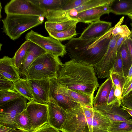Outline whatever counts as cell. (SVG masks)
Here are the masks:
<instances>
[{
  "label": "cell",
  "instance_id": "cell-1",
  "mask_svg": "<svg viewBox=\"0 0 132 132\" xmlns=\"http://www.w3.org/2000/svg\"><path fill=\"white\" fill-rule=\"evenodd\" d=\"M57 74L58 81L67 88L91 97L99 86L93 67L73 60L63 63Z\"/></svg>",
  "mask_w": 132,
  "mask_h": 132
},
{
  "label": "cell",
  "instance_id": "cell-2",
  "mask_svg": "<svg viewBox=\"0 0 132 132\" xmlns=\"http://www.w3.org/2000/svg\"><path fill=\"white\" fill-rule=\"evenodd\" d=\"M112 27L100 37L84 39L73 37L65 44L70 57L83 64L94 67L102 59L108 49L111 39Z\"/></svg>",
  "mask_w": 132,
  "mask_h": 132
},
{
  "label": "cell",
  "instance_id": "cell-3",
  "mask_svg": "<svg viewBox=\"0 0 132 132\" xmlns=\"http://www.w3.org/2000/svg\"><path fill=\"white\" fill-rule=\"evenodd\" d=\"M104 115L93 107L81 105L68 112L60 131L62 132H102Z\"/></svg>",
  "mask_w": 132,
  "mask_h": 132
},
{
  "label": "cell",
  "instance_id": "cell-4",
  "mask_svg": "<svg viewBox=\"0 0 132 132\" xmlns=\"http://www.w3.org/2000/svg\"><path fill=\"white\" fill-rule=\"evenodd\" d=\"M44 17L33 15L6 14L2 20L3 32L11 40H15L24 32L42 24Z\"/></svg>",
  "mask_w": 132,
  "mask_h": 132
},
{
  "label": "cell",
  "instance_id": "cell-5",
  "mask_svg": "<svg viewBox=\"0 0 132 132\" xmlns=\"http://www.w3.org/2000/svg\"><path fill=\"white\" fill-rule=\"evenodd\" d=\"M63 64L58 57L46 53L32 62L25 78L28 80L57 78L58 70Z\"/></svg>",
  "mask_w": 132,
  "mask_h": 132
},
{
  "label": "cell",
  "instance_id": "cell-6",
  "mask_svg": "<svg viewBox=\"0 0 132 132\" xmlns=\"http://www.w3.org/2000/svg\"><path fill=\"white\" fill-rule=\"evenodd\" d=\"M25 38L26 40L37 45L47 53L55 56L62 57L67 53L65 45L50 36H45L31 30Z\"/></svg>",
  "mask_w": 132,
  "mask_h": 132
},
{
  "label": "cell",
  "instance_id": "cell-7",
  "mask_svg": "<svg viewBox=\"0 0 132 132\" xmlns=\"http://www.w3.org/2000/svg\"><path fill=\"white\" fill-rule=\"evenodd\" d=\"M21 96L14 100L0 106V125L18 129L15 122L16 116L24 110L27 101Z\"/></svg>",
  "mask_w": 132,
  "mask_h": 132
},
{
  "label": "cell",
  "instance_id": "cell-8",
  "mask_svg": "<svg viewBox=\"0 0 132 132\" xmlns=\"http://www.w3.org/2000/svg\"><path fill=\"white\" fill-rule=\"evenodd\" d=\"M119 36L112 35L106 53L101 61L93 67L100 78H109L111 75L119 50L116 44Z\"/></svg>",
  "mask_w": 132,
  "mask_h": 132
},
{
  "label": "cell",
  "instance_id": "cell-9",
  "mask_svg": "<svg viewBox=\"0 0 132 132\" xmlns=\"http://www.w3.org/2000/svg\"><path fill=\"white\" fill-rule=\"evenodd\" d=\"M6 14L33 15L45 17L47 12L30 0H11L5 5Z\"/></svg>",
  "mask_w": 132,
  "mask_h": 132
},
{
  "label": "cell",
  "instance_id": "cell-10",
  "mask_svg": "<svg viewBox=\"0 0 132 132\" xmlns=\"http://www.w3.org/2000/svg\"><path fill=\"white\" fill-rule=\"evenodd\" d=\"M49 80V100L54 101L67 112L81 106L63 93L57 78H51Z\"/></svg>",
  "mask_w": 132,
  "mask_h": 132
},
{
  "label": "cell",
  "instance_id": "cell-11",
  "mask_svg": "<svg viewBox=\"0 0 132 132\" xmlns=\"http://www.w3.org/2000/svg\"><path fill=\"white\" fill-rule=\"evenodd\" d=\"M48 104L39 103L33 100L27 103L25 111L34 129L48 124Z\"/></svg>",
  "mask_w": 132,
  "mask_h": 132
},
{
  "label": "cell",
  "instance_id": "cell-12",
  "mask_svg": "<svg viewBox=\"0 0 132 132\" xmlns=\"http://www.w3.org/2000/svg\"><path fill=\"white\" fill-rule=\"evenodd\" d=\"M118 100L112 104L93 107L111 121L123 122L132 124V118L129 113L121 107Z\"/></svg>",
  "mask_w": 132,
  "mask_h": 132
},
{
  "label": "cell",
  "instance_id": "cell-13",
  "mask_svg": "<svg viewBox=\"0 0 132 132\" xmlns=\"http://www.w3.org/2000/svg\"><path fill=\"white\" fill-rule=\"evenodd\" d=\"M49 80L50 79L27 80L34 101L40 104H48Z\"/></svg>",
  "mask_w": 132,
  "mask_h": 132
},
{
  "label": "cell",
  "instance_id": "cell-14",
  "mask_svg": "<svg viewBox=\"0 0 132 132\" xmlns=\"http://www.w3.org/2000/svg\"><path fill=\"white\" fill-rule=\"evenodd\" d=\"M48 105V124L60 131L68 112L52 100H49Z\"/></svg>",
  "mask_w": 132,
  "mask_h": 132
},
{
  "label": "cell",
  "instance_id": "cell-15",
  "mask_svg": "<svg viewBox=\"0 0 132 132\" xmlns=\"http://www.w3.org/2000/svg\"><path fill=\"white\" fill-rule=\"evenodd\" d=\"M110 3L80 12L72 18L76 19L78 22L87 24L99 21L102 15L110 13Z\"/></svg>",
  "mask_w": 132,
  "mask_h": 132
},
{
  "label": "cell",
  "instance_id": "cell-16",
  "mask_svg": "<svg viewBox=\"0 0 132 132\" xmlns=\"http://www.w3.org/2000/svg\"><path fill=\"white\" fill-rule=\"evenodd\" d=\"M111 22L100 20L90 23L83 31L79 37L84 39H90L101 37L112 28Z\"/></svg>",
  "mask_w": 132,
  "mask_h": 132
},
{
  "label": "cell",
  "instance_id": "cell-17",
  "mask_svg": "<svg viewBox=\"0 0 132 132\" xmlns=\"http://www.w3.org/2000/svg\"><path fill=\"white\" fill-rule=\"evenodd\" d=\"M20 74L15 67L13 58L4 56L0 59V77L13 82L20 78Z\"/></svg>",
  "mask_w": 132,
  "mask_h": 132
},
{
  "label": "cell",
  "instance_id": "cell-18",
  "mask_svg": "<svg viewBox=\"0 0 132 132\" xmlns=\"http://www.w3.org/2000/svg\"><path fill=\"white\" fill-rule=\"evenodd\" d=\"M46 53L40 47L31 42L22 67L19 71L20 74L25 76L32 62L38 57Z\"/></svg>",
  "mask_w": 132,
  "mask_h": 132
},
{
  "label": "cell",
  "instance_id": "cell-19",
  "mask_svg": "<svg viewBox=\"0 0 132 132\" xmlns=\"http://www.w3.org/2000/svg\"><path fill=\"white\" fill-rule=\"evenodd\" d=\"M113 82L110 77L99 87L93 101V107H96L107 104L109 96L111 90Z\"/></svg>",
  "mask_w": 132,
  "mask_h": 132
},
{
  "label": "cell",
  "instance_id": "cell-20",
  "mask_svg": "<svg viewBox=\"0 0 132 132\" xmlns=\"http://www.w3.org/2000/svg\"><path fill=\"white\" fill-rule=\"evenodd\" d=\"M61 87L63 93L73 101L80 104L83 106L93 107V101L94 97L70 90L61 84Z\"/></svg>",
  "mask_w": 132,
  "mask_h": 132
},
{
  "label": "cell",
  "instance_id": "cell-21",
  "mask_svg": "<svg viewBox=\"0 0 132 132\" xmlns=\"http://www.w3.org/2000/svg\"><path fill=\"white\" fill-rule=\"evenodd\" d=\"M109 7L110 13L116 15L132 14V0H112Z\"/></svg>",
  "mask_w": 132,
  "mask_h": 132
},
{
  "label": "cell",
  "instance_id": "cell-22",
  "mask_svg": "<svg viewBox=\"0 0 132 132\" xmlns=\"http://www.w3.org/2000/svg\"><path fill=\"white\" fill-rule=\"evenodd\" d=\"M112 0H88L79 7L66 11L69 16L72 18L80 12L110 3Z\"/></svg>",
  "mask_w": 132,
  "mask_h": 132
},
{
  "label": "cell",
  "instance_id": "cell-23",
  "mask_svg": "<svg viewBox=\"0 0 132 132\" xmlns=\"http://www.w3.org/2000/svg\"><path fill=\"white\" fill-rule=\"evenodd\" d=\"M46 12L62 10L68 0H30Z\"/></svg>",
  "mask_w": 132,
  "mask_h": 132
},
{
  "label": "cell",
  "instance_id": "cell-24",
  "mask_svg": "<svg viewBox=\"0 0 132 132\" xmlns=\"http://www.w3.org/2000/svg\"><path fill=\"white\" fill-rule=\"evenodd\" d=\"M119 51L122 61L124 75L126 77L132 65V60L125 38L122 43Z\"/></svg>",
  "mask_w": 132,
  "mask_h": 132
},
{
  "label": "cell",
  "instance_id": "cell-25",
  "mask_svg": "<svg viewBox=\"0 0 132 132\" xmlns=\"http://www.w3.org/2000/svg\"><path fill=\"white\" fill-rule=\"evenodd\" d=\"M78 22L76 19L71 18L60 22H54L46 21L45 27L47 31H49L59 32L64 31Z\"/></svg>",
  "mask_w": 132,
  "mask_h": 132
},
{
  "label": "cell",
  "instance_id": "cell-26",
  "mask_svg": "<svg viewBox=\"0 0 132 132\" xmlns=\"http://www.w3.org/2000/svg\"><path fill=\"white\" fill-rule=\"evenodd\" d=\"M15 122L18 129L23 132H29L34 130L25 110L16 116L15 118Z\"/></svg>",
  "mask_w": 132,
  "mask_h": 132
},
{
  "label": "cell",
  "instance_id": "cell-27",
  "mask_svg": "<svg viewBox=\"0 0 132 132\" xmlns=\"http://www.w3.org/2000/svg\"><path fill=\"white\" fill-rule=\"evenodd\" d=\"M13 82L14 89L19 94L29 101L33 100V97L30 89L26 79L20 78Z\"/></svg>",
  "mask_w": 132,
  "mask_h": 132
},
{
  "label": "cell",
  "instance_id": "cell-28",
  "mask_svg": "<svg viewBox=\"0 0 132 132\" xmlns=\"http://www.w3.org/2000/svg\"><path fill=\"white\" fill-rule=\"evenodd\" d=\"M77 24H75L62 31L47 32L50 36L59 41L70 40L77 34L76 29Z\"/></svg>",
  "mask_w": 132,
  "mask_h": 132
},
{
  "label": "cell",
  "instance_id": "cell-29",
  "mask_svg": "<svg viewBox=\"0 0 132 132\" xmlns=\"http://www.w3.org/2000/svg\"><path fill=\"white\" fill-rule=\"evenodd\" d=\"M31 42L26 41L16 51L13 57L14 65L19 72L21 68Z\"/></svg>",
  "mask_w": 132,
  "mask_h": 132
},
{
  "label": "cell",
  "instance_id": "cell-30",
  "mask_svg": "<svg viewBox=\"0 0 132 132\" xmlns=\"http://www.w3.org/2000/svg\"><path fill=\"white\" fill-rule=\"evenodd\" d=\"M45 17L47 21L54 22H61L72 18L69 16L66 11L62 10L47 11Z\"/></svg>",
  "mask_w": 132,
  "mask_h": 132
},
{
  "label": "cell",
  "instance_id": "cell-31",
  "mask_svg": "<svg viewBox=\"0 0 132 132\" xmlns=\"http://www.w3.org/2000/svg\"><path fill=\"white\" fill-rule=\"evenodd\" d=\"M109 132H132V124L121 121H111Z\"/></svg>",
  "mask_w": 132,
  "mask_h": 132
},
{
  "label": "cell",
  "instance_id": "cell-32",
  "mask_svg": "<svg viewBox=\"0 0 132 132\" xmlns=\"http://www.w3.org/2000/svg\"><path fill=\"white\" fill-rule=\"evenodd\" d=\"M21 96L14 89L0 91V106L15 100Z\"/></svg>",
  "mask_w": 132,
  "mask_h": 132
},
{
  "label": "cell",
  "instance_id": "cell-33",
  "mask_svg": "<svg viewBox=\"0 0 132 132\" xmlns=\"http://www.w3.org/2000/svg\"><path fill=\"white\" fill-rule=\"evenodd\" d=\"M124 18V16L121 18L117 23L114 26L112 32V35H119L123 38L130 35L131 31L127 26L126 25H121L123 22Z\"/></svg>",
  "mask_w": 132,
  "mask_h": 132
},
{
  "label": "cell",
  "instance_id": "cell-34",
  "mask_svg": "<svg viewBox=\"0 0 132 132\" xmlns=\"http://www.w3.org/2000/svg\"><path fill=\"white\" fill-rule=\"evenodd\" d=\"M115 74L124 77L121 58L118 51L115 62L111 72V74Z\"/></svg>",
  "mask_w": 132,
  "mask_h": 132
},
{
  "label": "cell",
  "instance_id": "cell-35",
  "mask_svg": "<svg viewBox=\"0 0 132 132\" xmlns=\"http://www.w3.org/2000/svg\"><path fill=\"white\" fill-rule=\"evenodd\" d=\"M88 0H68L62 10L68 11L75 9L80 6Z\"/></svg>",
  "mask_w": 132,
  "mask_h": 132
},
{
  "label": "cell",
  "instance_id": "cell-36",
  "mask_svg": "<svg viewBox=\"0 0 132 132\" xmlns=\"http://www.w3.org/2000/svg\"><path fill=\"white\" fill-rule=\"evenodd\" d=\"M110 77H111L113 84L115 87L120 88L122 92L126 77L115 74H111Z\"/></svg>",
  "mask_w": 132,
  "mask_h": 132
},
{
  "label": "cell",
  "instance_id": "cell-37",
  "mask_svg": "<svg viewBox=\"0 0 132 132\" xmlns=\"http://www.w3.org/2000/svg\"><path fill=\"white\" fill-rule=\"evenodd\" d=\"M14 82L7 79L0 77V91L14 89Z\"/></svg>",
  "mask_w": 132,
  "mask_h": 132
},
{
  "label": "cell",
  "instance_id": "cell-38",
  "mask_svg": "<svg viewBox=\"0 0 132 132\" xmlns=\"http://www.w3.org/2000/svg\"><path fill=\"white\" fill-rule=\"evenodd\" d=\"M60 131L47 124L41 127L36 132H61Z\"/></svg>",
  "mask_w": 132,
  "mask_h": 132
},
{
  "label": "cell",
  "instance_id": "cell-39",
  "mask_svg": "<svg viewBox=\"0 0 132 132\" xmlns=\"http://www.w3.org/2000/svg\"><path fill=\"white\" fill-rule=\"evenodd\" d=\"M132 82V64L129 69L128 75L126 77L125 82L124 85L122 93L127 88Z\"/></svg>",
  "mask_w": 132,
  "mask_h": 132
},
{
  "label": "cell",
  "instance_id": "cell-40",
  "mask_svg": "<svg viewBox=\"0 0 132 132\" xmlns=\"http://www.w3.org/2000/svg\"><path fill=\"white\" fill-rule=\"evenodd\" d=\"M115 87L113 84L108 100L107 104V105L113 103L118 100L114 95V91Z\"/></svg>",
  "mask_w": 132,
  "mask_h": 132
},
{
  "label": "cell",
  "instance_id": "cell-41",
  "mask_svg": "<svg viewBox=\"0 0 132 132\" xmlns=\"http://www.w3.org/2000/svg\"><path fill=\"white\" fill-rule=\"evenodd\" d=\"M21 130L0 125V132H22Z\"/></svg>",
  "mask_w": 132,
  "mask_h": 132
},
{
  "label": "cell",
  "instance_id": "cell-42",
  "mask_svg": "<svg viewBox=\"0 0 132 132\" xmlns=\"http://www.w3.org/2000/svg\"><path fill=\"white\" fill-rule=\"evenodd\" d=\"M121 105L132 109V98L122 99L121 101Z\"/></svg>",
  "mask_w": 132,
  "mask_h": 132
},
{
  "label": "cell",
  "instance_id": "cell-43",
  "mask_svg": "<svg viewBox=\"0 0 132 132\" xmlns=\"http://www.w3.org/2000/svg\"><path fill=\"white\" fill-rule=\"evenodd\" d=\"M114 95L117 98L121 103V101L122 99V91L121 89L118 87H116Z\"/></svg>",
  "mask_w": 132,
  "mask_h": 132
},
{
  "label": "cell",
  "instance_id": "cell-44",
  "mask_svg": "<svg viewBox=\"0 0 132 132\" xmlns=\"http://www.w3.org/2000/svg\"><path fill=\"white\" fill-rule=\"evenodd\" d=\"M128 48L132 60V38L130 36L125 37Z\"/></svg>",
  "mask_w": 132,
  "mask_h": 132
},
{
  "label": "cell",
  "instance_id": "cell-45",
  "mask_svg": "<svg viewBox=\"0 0 132 132\" xmlns=\"http://www.w3.org/2000/svg\"><path fill=\"white\" fill-rule=\"evenodd\" d=\"M122 108L124 110L127 111L130 115L132 117V109L129 108L122 105H121Z\"/></svg>",
  "mask_w": 132,
  "mask_h": 132
},
{
  "label": "cell",
  "instance_id": "cell-46",
  "mask_svg": "<svg viewBox=\"0 0 132 132\" xmlns=\"http://www.w3.org/2000/svg\"><path fill=\"white\" fill-rule=\"evenodd\" d=\"M132 98V90L128 93V95L124 99L127 98Z\"/></svg>",
  "mask_w": 132,
  "mask_h": 132
},
{
  "label": "cell",
  "instance_id": "cell-47",
  "mask_svg": "<svg viewBox=\"0 0 132 132\" xmlns=\"http://www.w3.org/2000/svg\"><path fill=\"white\" fill-rule=\"evenodd\" d=\"M41 127H39L38 128H37L36 129H35L33 130L32 131L29 132H36L37 130H38Z\"/></svg>",
  "mask_w": 132,
  "mask_h": 132
},
{
  "label": "cell",
  "instance_id": "cell-48",
  "mask_svg": "<svg viewBox=\"0 0 132 132\" xmlns=\"http://www.w3.org/2000/svg\"><path fill=\"white\" fill-rule=\"evenodd\" d=\"M131 19L132 21V14H129L127 15Z\"/></svg>",
  "mask_w": 132,
  "mask_h": 132
},
{
  "label": "cell",
  "instance_id": "cell-49",
  "mask_svg": "<svg viewBox=\"0 0 132 132\" xmlns=\"http://www.w3.org/2000/svg\"><path fill=\"white\" fill-rule=\"evenodd\" d=\"M2 7L1 6V3L0 2V18H1V9H2Z\"/></svg>",
  "mask_w": 132,
  "mask_h": 132
},
{
  "label": "cell",
  "instance_id": "cell-50",
  "mask_svg": "<svg viewBox=\"0 0 132 132\" xmlns=\"http://www.w3.org/2000/svg\"></svg>",
  "mask_w": 132,
  "mask_h": 132
}]
</instances>
